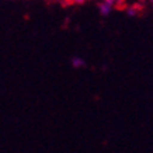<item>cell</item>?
Segmentation results:
<instances>
[{"label":"cell","instance_id":"5","mask_svg":"<svg viewBox=\"0 0 153 153\" xmlns=\"http://www.w3.org/2000/svg\"><path fill=\"white\" fill-rule=\"evenodd\" d=\"M72 3H76V4H82V3H84L86 0H70Z\"/></svg>","mask_w":153,"mask_h":153},{"label":"cell","instance_id":"3","mask_svg":"<svg viewBox=\"0 0 153 153\" xmlns=\"http://www.w3.org/2000/svg\"><path fill=\"white\" fill-rule=\"evenodd\" d=\"M126 13L129 14V16H136V14H138V7H136V6L129 7V9H126Z\"/></svg>","mask_w":153,"mask_h":153},{"label":"cell","instance_id":"1","mask_svg":"<svg viewBox=\"0 0 153 153\" xmlns=\"http://www.w3.org/2000/svg\"><path fill=\"white\" fill-rule=\"evenodd\" d=\"M98 7H100V13H101L102 16H107V14H110V13H111V10H112L111 6H108L107 3H104V1H101Z\"/></svg>","mask_w":153,"mask_h":153},{"label":"cell","instance_id":"4","mask_svg":"<svg viewBox=\"0 0 153 153\" xmlns=\"http://www.w3.org/2000/svg\"><path fill=\"white\" fill-rule=\"evenodd\" d=\"M102 1H104V3H107L108 6H111L112 9H114V7L117 6V3H118L120 0H102Z\"/></svg>","mask_w":153,"mask_h":153},{"label":"cell","instance_id":"2","mask_svg":"<svg viewBox=\"0 0 153 153\" xmlns=\"http://www.w3.org/2000/svg\"><path fill=\"white\" fill-rule=\"evenodd\" d=\"M72 63H73L74 68H80V66H83L84 65V62L82 59H79V58H74L73 60H72Z\"/></svg>","mask_w":153,"mask_h":153}]
</instances>
